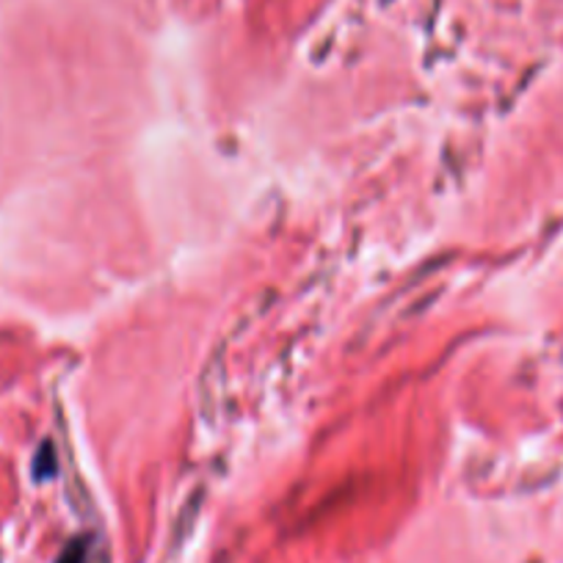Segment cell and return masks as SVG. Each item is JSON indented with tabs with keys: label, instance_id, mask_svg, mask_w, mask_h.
<instances>
[{
	"label": "cell",
	"instance_id": "cell-1",
	"mask_svg": "<svg viewBox=\"0 0 563 563\" xmlns=\"http://www.w3.org/2000/svg\"><path fill=\"white\" fill-rule=\"evenodd\" d=\"M58 563H80V552L75 550V547H73V550H69L67 555H64L62 561H58Z\"/></svg>",
	"mask_w": 563,
	"mask_h": 563
}]
</instances>
